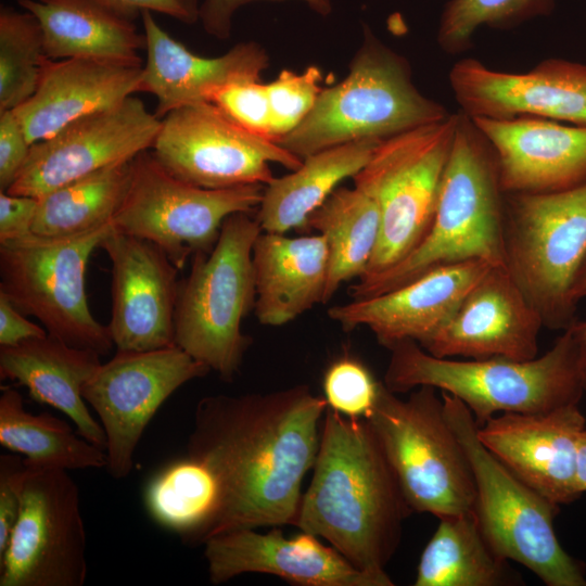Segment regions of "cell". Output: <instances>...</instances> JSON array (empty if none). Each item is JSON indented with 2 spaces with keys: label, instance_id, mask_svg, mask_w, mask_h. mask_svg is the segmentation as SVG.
Listing matches in <instances>:
<instances>
[{
  "label": "cell",
  "instance_id": "obj_1",
  "mask_svg": "<svg viewBox=\"0 0 586 586\" xmlns=\"http://www.w3.org/2000/svg\"><path fill=\"white\" fill-rule=\"evenodd\" d=\"M327 408L305 384L199 400L184 456L214 487L199 545L229 531L295 525Z\"/></svg>",
  "mask_w": 586,
  "mask_h": 586
},
{
  "label": "cell",
  "instance_id": "obj_2",
  "mask_svg": "<svg viewBox=\"0 0 586 586\" xmlns=\"http://www.w3.org/2000/svg\"><path fill=\"white\" fill-rule=\"evenodd\" d=\"M410 512L369 421L328 407L311 482L302 496L295 526L326 539L383 586H393L385 568Z\"/></svg>",
  "mask_w": 586,
  "mask_h": 586
},
{
  "label": "cell",
  "instance_id": "obj_3",
  "mask_svg": "<svg viewBox=\"0 0 586 586\" xmlns=\"http://www.w3.org/2000/svg\"><path fill=\"white\" fill-rule=\"evenodd\" d=\"M504 202L494 150L459 110L432 227L405 259L348 289L353 300L380 295L438 267L474 259L505 264Z\"/></svg>",
  "mask_w": 586,
  "mask_h": 586
},
{
  "label": "cell",
  "instance_id": "obj_4",
  "mask_svg": "<svg viewBox=\"0 0 586 586\" xmlns=\"http://www.w3.org/2000/svg\"><path fill=\"white\" fill-rule=\"evenodd\" d=\"M383 383L393 393L428 385L459 398L482 425L498 412L534 413L578 405L584 392L570 329L552 347L530 360L435 357L416 341L390 348Z\"/></svg>",
  "mask_w": 586,
  "mask_h": 586
},
{
  "label": "cell",
  "instance_id": "obj_5",
  "mask_svg": "<svg viewBox=\"0 0 586 586\" xmlns=\"http://www.w3.org/2000/svg\"><path fill=\"white\" fill-rule=\"evenodd\" d=\"M450 114L416 87L408 60L364 25L346 77L323 88L307 117L278 144L304 160L352 141H383Z\"/></svg>",
  "mask_w": 586,
  "mask_h": 586
},
{
  "label": "cell",
  "instance_id": "obj_6",
  "mask_svg": "<svg viewBox=\"0 0 586 586\" xmlns=\"http://www.w3.org/2000/svg\"><path fill=\"white\" fill-rule=\"evenodd\" d=\"M262 231L250 213L230 215L214 249L195 254L179 281L175 344L225 382L233 381L252 344L242 321L255 306L252 252Z\"/></svg>",
  "mask_w": 586,
  "mask_h": 586
},
{
  "label": "cell",
  "instance_id": "obj_7",
  "mask_svg": "<svg viewBox=\"0 0 586 586\" xmlns=\"http://www.w3.org/2000/svg\"><path fill=\"white\" fill-rule=\"evenodd\" d=\"M441 395L447 421L471 463L473 510L489 547L531 570L547 586H586L584 565L557 538L553 518L559 506L522 482L481 443L479 425L459 398Z\"/></svg>",
  "mask_w": 586,
  "mask_h": 586
},
{
  "label": "cell",
  "instance_id": "obj_8",
  "mask_svg": "<svg viewBox=\"0 0 586 586\" xmlns=\"http://www.w3.org/2000/svg\"><path fill=\"white\" fill-rule=\"evenodd\" d=\"M422 385L400 399L379 382L366 418L377 434L411 511L438 519L473 511L470 460L447 421L442 395Z\"/></svg>",
  "mask_w": 586,
  "mask_h": 586
},
{
  "label": "cell",
  "instance_id": "obj_9",
  "mask_svg": "<svg viewBox=\"0 0 586 586\" xmlns=\"http://www.w3.org/2000/svg\"><path fill=\"white\" fill-rule=\"evenodd\" d=\"M505 265L544 327L576 321L572 285L586 257V181L549 193H505Z\"/></svg>",
  "mask_w": 586,
  "mask_h": 586
},
{
  "label": "cell",
  "instance_id": "obj_10",
  "mask_svg": "<svg viewBox=\"0 0 586 586\" xmlns=\"http://www.w3.org/2000/svg\"><path fill=\"white\" fill-rule=\"evenodd\" d=\"M458 112L381 141L354 177L381 216L379 240L367 280L405 259L429 233L451 152Z\"/></svg>",
  "mask_w": 586,
  "mask_h": 586
},
{
  "label": "cell",
  "instance_id": "obj_11",
  "mask_svg": "<svg viewBox=\"0 0 586 586\" xmlns=\"http://www.w3.org/2000/svg\"><path fill=\"white\" fill-rule=\"evenodd\" d=\"M113 222L86 234L46 238L34 233L0 242V291L48 334L78 348L106 355L114 343L107 326L88 305L86 270Z\"/></svg>",
  "mask_w": 586,
  "mask_h": 586
},
{
  "label": "cell",
  "instance_id": "obj_12",
  "mask_svg": "<svg viewBox=\"0 0 586 586\" xmlns=\"http://www.w3.org/2000/svg\"><path fill=\"white\" fill-rule=\"evenodd\" d=\"M264 187H196L173 176L146 150L131 160L128 189L112 222L118 232L154 243L182 269L190 257L214 249L227 217L258 207Z\"/></svg>",
  "mask_w": 586,
  "mask_h": 586
},
{
  "label": "cell",
  "instance_id": "obj_13",
  "mask_svg": "<svg viewBox=\"0 0 586 586\" xmlns=\"http://www.w3.org/2000/svg\"><path fill=\"white\" fill-rule=\"evenodd\" d=\"M86 549L75 481L67 470L28 464L20 514L0 557V586H82Z\"/></svg>",
  "mask_w": 586,
  "mask_h": 586
},
{
  "label": "cell",
  "instance_id": "obj_14",
  "mask_svg": "<svg viewBox=\"0 0 586 586\" xmlns=\"http://www.w3.org/2000/svg\"><path fill=\"white\" fill-rule=\"evenodd\" d=\"M152 149L173 176L205 189L266 186L273 179L269 163L292 171L303 162L277 142L247 131L209 101L166 114Z\"/></svg>",
  "mask_w": 586,
  "mask_h": 586
},
{
  "label": "cell",
  "instance_id": "obj_15",
  "mask_svg": "<svg viewBox=\"0 0 586 586\" xmlns=\"http://www.w3.org/2000/svg\"><path fill=\"white\" fill-rule=\"evenodd\" d=\"M211 369L177 345L144 352L117 351L82 387L106 435V470L129 475L136 447L162 404L184 383Z\"/></svg>",
  "mask_w": 586,
  "mask_h": 586
},
{
  "label": "cell",
  "instance_id": "obj_16",
  "mask_svg": "<svg viewBox=\"0 0 586 586\" xmlns=\"http://www.w3.org/2000/svg\"><path fill=\"white\" fill-rule=\"evenodd\" d=\"M161 118L132 95L80 117L30 145L8 193L40 198L55 188L152 149Z\"/></svg>",
  "mask_w": 586,
  "mask_h": 586
},
{
  "label": "cell",
  "instance_id": "obj_17",
  "mask_svg": "<svg viewBox=\"0 0 586 586\" xmlns=\"http://www.w3.org/2000/svg\"><path fill=\"white\" fill-rule=\"evenodd\" d=\"M448 79L469 117L534 116L586 126L585 64L550 58L528 72L508 73L466 58L453 65Z\"/></svg>",
  "mask_w": 586,
  "mask_h": 586
},
{
  "label": "cell",
  "instance_id": "obj_18",
  "mask_svg": "<svg viewBox=\"0 0 586 586\" xmlns=\"http://www.w3.org/2000/svg\"><path fill=\"white\" fill-rule=\"evenodd\" d=\"M112 264L109 330L117 351L175 344L178 268L154 243L115 229L101 246Z\"/></svg>",
  "mask_w": 586,
  "mask_h": 586
},
{
  "label": "cell",
  "instance_id": "obj_19",
  "mask_svg": "<svg viewBox=\"0 0 586 586\" xmlns=\"http://www.w3.org/2000/svg\"><path fill=\"white\" fill-rule=\"evenodd\" d=\"M544 327L505 264L493 265L468 292L454 315L432 336L419 344L440 358L537 357Z\"/></svg>",
  "mask_w": 586,
  "mask_h": 586
},
{
  "label": "cell",
  "instance_id": "obj_20",
  "mask_svg": "<svg viewBox=\"0 0 586 586\" xmlns=\"http://www.w3.org/2000/svg\"><path fill=\"white\" fill-rule=\"evenodd\" d=\"M577 405L545 412H502L477 428L481 443L515 476L549 501H574L577 443L585 430Z\"/></svg>",
  "mask_w": 586,
  "mask_h": 586
},
{
  "label": "cell",
  "instance_id": "obj_21",
  "mask_svg": "<svg viewBox=\"0 0 586 586\" xmlns=\"http://www.w3.org/2000/svg\"><path fill=\"white\" fill-rule=\"evenodd\" d=\"M204 547L208 577L214 585L245 573H264L300 586H383L332 546L303 531L285 537L277 527L268 533L241 528L213 536Z\"/></svg>",
  "mask_w": 586,
  "mask_h": 586
},
{
  "label": "cell",
  "instance_id": "obj_22",
  "mask_svg": "<svg viewBox=\"0 0 586 586\" xmlns=\"http://www.w3.org/2000/svg\"><path fill=\"white\" fill-rule=\"evenodd\" d=\"M493 265L474 259L438 267L390 292L332 306L328 316L345 331L367 327L386 348L404 340L422 344Z\"/></svg>",
  "mask_w": 586,
  "mask_h": 586
},
{
  "label": "cell",
  "instance_id": "obj_23",
  "mask_svg": "<svg viewBox=\"0 0 586 586\" xmlns=\"http://www.w3.org/2000/svg\"><path fill=\"white\" fill-rule=\"evenodd\" d=\"M472 120L494 150L505 193L557 192L586 181V126L534 116Z\"/></svg>",
  "mask_w": 586,
  "mask_h": 586
},
{
  "label": "cell",
  "instance_id": "obj_24",
  "mask_svg": "<svg viewBox=\"0 0 586 586\" xmlns=\"http://www.w3.org/2000/svg\"><path fill=\"white\" fill-rule=\"evenodd\" d=\"M142 63L46 59L34 94L12 110L30 144L140 91Z\"/></svg>",
  "mask_w": 586,
  "mask_h": 586
},
{
  "label": "cell",
  "instance_id": "obj_25",
  "mask_svg": "<svg viewBox=\"0 0 586 586\" xmlns=\"http://www.w3.org/2000/svg\"><path fill=\"white\" fill-rule=\"evenodd\" d=\"M146 62L142 67L140 91L156 97L155 115L163 118L182 105L208 101L225 85L260 81L269 65L266 49L255 41L237 43L225 54L205 58L192 53L168 35L151 11L141 13Z\"/></svg>",
  "mask_w": 586,
  "mask_h": 586
},
{
  "label": "cell",
  "instance_id": "obj_26",
  "mask_svg": "<svg viewBox=\"0 0 586 586\" xmlns=\"http://www.w3.org/2000/svg\"><path fill=\"white\" fill-rule=\"evenodd\" d=\"M100 356L48 334L0 346V378L25 386L35 400L62 411L79 435L105 451V432L82 396L84 385L101 365Z\"/></svg>",
  "mask_w": 586,
  "mask_h": 586
},
{
  "label": "cell",
  "instance_id": "obj_27",
  "mask_svg": "<svg viewBox=\"0 0 586 586\" xmlns=\"http://www.w3.org/2000/svg\"><path fill=\"white\" fill-rule=\"evenodd\" d=\"M252 263L254 314L259 323L279 327L323 304L328 246L321 234L290 238L262 231L253 245Z\"/></svg>",
  "mask_w": 586,
  "mask_h": 586
},
{
  "label": "cell",
  "instance_id": "obj_28",
  "mask_svg": "<svg viewBox=\"0 0 586 586\" xmlns=\"http://www.w3.org/2000/svg\"><path fill=\"white\" fill-rule=\"evenodd\" d=\"M38 20L46 55L51 60L74 58L142 63L144 34L93 0H17Z\"/></svg>",
  "mask_w": 586,
  "mask_h": 586
},
{
  "label": "cell",
  "instance_id": "obj_29",
  "mask_svg": "<svg viewBox=\"0 0 586 586\" xmlns=\"http://www.w3.org/2000/svg\"><path fill=\"white\" fill-rule=\"evenodd\" d=\"M380 140L364 139L316 152L291 174L275 178L264 187L257 207L262 230L306 232L307 219L339 183L354 177L370 160Z\"/></svg>",
  "mask_w": 586,
  "mask_h": 586
},
{
  "label": "cell",
  "instance_id": "obj_30",
  "mask_svg": "<svg viewBox=\"0 0 586 586\" xmlns=\"http://www.w3.org/2000/svg\"><path fill=\"white\" fill-rule=\"evenodd\" d=\"M522 577L485 540L474 510L440 519L424 547L415 586H510Z\"/></svg>",
  "mask_w": 586,
  "mask_h": 586
},
{
  "label": "cell",
  "instance_id": "obj_31",
  "mask_svg": "<svg viewBox=\"0 0 586 586\" xmlns=\"http://www.w3.org/2000/svg\"><path fill=\"white\" fill-rule=\"evenodd\" d=\"M381 216L375 200L357 187L336 188L307 219L306 232L317 231L328 246L326 304L340 285L359 279L375 250Z\"/></svg>",
  "mask_w": 586,
  "mask_h": 586
},
{
  "label": "cell",
  "instance_id": "obj_32",
  "mask_svg": "<svg viewBox=\"0 0 586 586\" xmlns=\"http://www.w3.org/2000/svg\"><path fill=\"white\" fill-rule=\"evenodd\" d=\"M0 444L25 456L28 464L63 470L102 469L106 453L76 434L67 422L24 407L22 395L10 386L0 396Z\"/></svg>",
  "mask_w": 586,
  "mask_h": 586
},
{
  "label": "cell",
  "instance_id": "obj_33",
  "mask_svg": "<svg viewBox=\"0 0 586 586\" xmlns=\"http://www.w3.org/2000/svg\"><path fill=\"white\" fill-rule=\"evenodd\" d=\"M131 160L65 183L38 198L31 228L46 238H69L112 222L128 189Z\"/></svg>",
  "mask_w": 586,
  "mask_h": 586
},
{
  "label": "cell",
  "instance_id": "obj_34",
  "mask_svg": "<svg viewBox=\"0 0 586 586\" xmlns=\"http://www.w3.org/2000/svg\"><path fill=\"white\" fill-rule=\"evenodd\" d=\"M214 487L208 473L183 456L153 473L143 491L151 519L189 546H198L212 510Z\"/></svg>",
  "mask_w": 586,
  "mask_h": 586
},
{
  "label": "cell",
  "instance_id": "obj_35",
  "mask_svg": "<svg viewBox=\"0 0 586 586\" xmlns=\"http://www.w3.org/2000/svg\"><path fill=\"white\" fill-rule=\"evenodd\" d=\"M46 59L36 16L1 7L0 112L16 109L34 94Z\"/></svg>",
  "mask_w": 586,
  "mask_h": 586
},
{
  "label": "cell",
  "instance_id": "obj_36",
  "mask_svg": "<svg viewBox=\"0 0 586 586\" xmlns=\"http://www.w3.org/2000/svg\"><path fill=\"white\" fill-rule=\"evenodd\" d=\"M555 0H449L440 18L436 40L447 54H460L472 46L481 26L509 29L549 14Z\"/></svg>",
  "mask_w": 586,
  "mask_h": 586
},
{
  "label": "cell",
  "instance_id": "obj_37",
  "mask_svg": "<svg viewBox=\"0 0 586 586\" xmlns=\"http://www.w3.org/2000/svg\"><path fill=\"white\" fill-rule=\"evenodd\" d=\"M322 79L320 67L308 65L301 73L282 69L266 84L275 142L293 131L311 112L323 89Z\"/></svg>",
  "mask_w": 586,
  "mask_h": 586
},
{
  "label": "cell",
  "instance_id": "obj_38",
  "mask_svg": "<svg viewBox=\"0 0 586 586\" xmlns=\"http://www.w3.org/2000/svg\"><path fill=\"white\" fill-rule=\"evenodd\" d=\"M379 382L360 360L341 357L326 370L322 381L328 407L349 418H367L378 393Z\"/></svg>",
  "mask_w": 586,
  "mask_h": 586
},
{
  "label": "cell",
  "instance_id": "obj_39",
  "mask_svg": "<svg viewBox=\"0 0 586 586\" xmlns=\"http://www.w3.org/2000/svg\"><path fill=\"white\" fill-rule=\"evenodd\" d=\"M208 101L247 131L273 141L268 94L262 80L225 85L215 89Z\"/></svg>",
  "mask_w": 586,
  "mask_h": 586
},
{
  "label": "cell",
  "instance_id": "obj_40",
  "mask_svg": "<svg viewBox=\"0 0 586 586\" xmlns=\"http://www.w3.org/2000/svg\"><path fill=\"white\" fill-rule=\"evenodd\" d=\"M27 471L25 458L0 455V557L20 514Z\"/></svg>",
  "mask_w": 586,
  "mask_h": 586
},
{
  "label": "cell",
  "instance_id": "obj_41",
  "mask_svg": "<svg viewBox=\"0 0 586 586\" xmlns=\"http://www.w3.org/2000/svg\"><path fill=\"white\" fill-rule=\"evenodd\" d=\"M30 145L14 112H0V191H8L15 181Z\"/></svg>",
  "mask_w": 586,
  "mask_h": 586
},
{
  "label": "cell",
  "instance_id": "obj_42",
  "mask_svg": "<svg viewBox=\"0 0 586 586\" xmlns=\"http://www.w3.org/2000/svg\"><path fill=\"white\" fill-rule=\"evenodd\" d=\"M254 1L285 0H204L200 5V20L204 30L219 40L231 35L232 18L235 11ZM305 2L315 13L328 16L332 11L331 0H300Z\"/></svg>",
  "mask_w": 586,
  "mask_h": 586
},
{
  "label": "cell",
  "instance_id": "obj_43",
  "mask_svg": "<svg viewBox=\"0 0 586 586\" xmlns=\"http://www.w3.org/2000/svg\"><path fill=\"white\" fill-rule=\"evenodd\" d=\"M115 14L135 21L145 10L163 13L182 23L200 20L198 0H93Z\"/></svg>",
  "mask_w": 586,
  "mask_h": 586
},
{
  "label": "cell",
  "instance_id": "obj_44",
  "mask_svg": "<svg viewBox=\"0 0 586 586\" xmlns=\"http://www.w3.org/2000/svg\"><path fill=\"white\" fill-rule=\"evenodd\" d=\"M37 209V198L0 191V242L31 234Z\"/></svg>",
  "mask_w": 586,
  "mask_h": 586
},
{
  "label": "cell",
  "instance_id": "obj_45",
  "mask_svg": "<svg viewBox=\"0 0 586 586\" xmlns=\"http://www.w3.org/2000/svg\"><path fill=\"white\" fill-rule=\"evenodd\" d=\"M46 335L48 332L44 328L26 319L8 295L0 291V346H15Z\"/></svg>",
  "mask_w": 586,
  "mask_h": 586
},
{
  "label": "cell",
  "instance_id": "obj_46",
  "mask_svg": "<svg viewBox=\"0 0 586 586\" xmlns=\"http://www.w3.org/2000/svg\"><path fill=\"white\" fill-rule=\"evenodd\" d=\"M569 329L572 332L576 345L581 379L584 392L586 393V320H576Z\"/></svg>",
  "mask_w": 586,
  "mask_h": 586
},
{
  "label": "cell",
  "instance_id": "obj_47",
  "mask_svg": "<svg viewBox=\"0 0 586 586\" xmlns=\"http://www.w3.org/2000/svg\"><path fill=\"white\" fill-rule=\"evenodd\" d=\"M577 488L579 493L586 492V430H583L577 443Z\"/></svg>",
  "mask_w": 586,
  "mask_h": 586
},
{
  "label": "cell",
  "instance_id": "obj_48",
  "mask_svg": "<svg viewBox=\"0 0 586 586\" xmlns=\"http://www.w3.org/2000/svg\"><path fill=\"white\" fill-rule=\"evenodd\" d=\"M572 296L578 303L586 297V257L584 258L572 285Z\"/></svg>",
  "mask_w": 586,
  "mask_h": 586
}]
</instances>
